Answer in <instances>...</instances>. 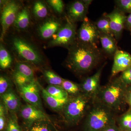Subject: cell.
Here are the masks:
<instances>
[{
    "label": "cell",
    "mask_w": 131,
    "mask_h": 131,
    "mask_svg": "<svg viewBox=\"0 0 131 131\" xmlns=\"http://www.w3.org/2000/svg\"><path fill=\"white\" fill-rule=\"evenodd\" d=\"M66 65L71 71L77 74L89 73L100 62L101 51L97 46L76 40L68 48Z\"/></svg>",
    "instance_id": "1"
},
{
    "label": "cell",
    "mask_w": 131,
    "mask_h": 131,
    "mask_svg": "<svg viewBox=\"0 0 131 131\" xmlns=\"http://www.w3.org/2000/svg\"><path fill=\"white\" fill-rule=\"evenodd\" d=\"M116 113L97 97L93 99L84 119L83 131H101L116 124Z\"/></svg>",
    "instance_id": "2"
},
{
    "label": "cell",
    "mask_w": 131,
    "mask_h": 131,
    "mask_svg": "<svg viewBox=\"0 0 131 131\" xmlns=\"http://www.w3.org/2000/svg\"><path fill=\"white\" fill-rule=\"evenodd\" d=\"M127 87L120 77L117 78L101 86L96 97L115 112L118 113L126 103L125 95Z\"/></svg>",
    "instance_id": "3"
},
{
    "label": "cell",
    "mask_w": 131,
    "mask_h": 131,
    "mask_svg": "<svg viewBox=\"0 0 131 131\" xmlns=\"http://www.w3.org/2000/svg\"><path fill=\"white\" fill-rule=\"evenodd\" d=\"M93 99L81 93L69 96L61 111L64 122L69 126L77 125L86 114Z\"/></svg>",
    "instance_id": "4"
},
{
    "label": "cell",
    "mask_w": 131,
    "mask_h": 131,
    "mask_svg": "<svg viewBox=\"0 0 131 131\" xmlns=\"http://www.w3.org/2000/svg\"><path fill=\"white\" fill-rule=\"evenodd\" d=\"M76 26L75 23L67 18V22L53 35L51 45L69 48L76 39Z\"/></svg>",
    "instance_id": "5"
},
{
    "label": "cell",
    "mask_w": 131,
    "mask_h": 131,
    "mask_svg": "<svg viewBox=\"0 0 131 131\" xmlns=\"http://www.w3.org/2000/svg\"><path fill=\"white\" fill-rule=\"evenodd\" d=\"M100 35L95 23H93L86 17L78 30V40L85 43L97 46L100 41Z\"/></svg>",
    "instance_id": "6"
},
{
    "label": "cell",
    "mask_w": 131,
    "mask_h": 131,
    "mask_svg": "<svg viewBox=\"0 0 131 131\" xmlns=\"http://www.w3.org/2000/svg\"><path fill=\"white\" fill-rule=\"evenodd\" d=\"M19 93L27 103L44 110L40 98L39 86L37 81L18 87Z\"/></svg>",
    "instance_id": "7"
},
{
    "label": "cell",
    "mask_w": 131,
    "mask_h": 131,
    "mask_svg": "<svg viewBox=\"0 0 131 131\" xmlns=\"http://www.w3.org/2000/svg\"><path fill=\"white\" fill-rule=\"evenodd\" d=\"M13 43L14 49L21 58L35 64L42 63V59L39 53L25 40L15 38L14 39Z\"/></svg>",
    "instance_id": "8"
},
{
    "label": "cell",
    "mask_w": 131,
    "mask_h": 131,
    "mask_svg": "<svg viewBox=\"0 0 131 131\" xmlns=\"http://www.w3.org/2000/svg\"><path fill=\"white\" fill-rule=\"evenodd\" d=\"M20 5L15 1H10L6 3L3 8L1 16L2 38L9 27L14 24L18 14Z\"/></svg>",
    "instance_id": "9"
},
{
    "label": "cell",
    "mask_w": 131,
    "mask_h": 131,
    "mask_svg": "<svg viewBox=\"0 0 131 131\" xmlns=\"http://www.w3.org/2000/svg\"><path fill=\"white\" fill-rule=\"evenodd\" d=\"M19 113L20 116L24 121V125L39 121H51L44 110L28 103L22 106Z\"/></svg>",
    "instance_id": "10"
},
{
    "label": "cell",
    "mask_w": 131,
    "mask_h": 131,
    "mask_svg": "<svg viewBox=\"0 0 131 131\" xmlns=\"http://www.w3.org/2000/svg\"><path fill=\"white\" fill-rule=\"evenodd\" d=\"M105 66L103 64L95 74L83 81L80 84L81 93L93 99L96 97L101 87L100 78Z\"/></svg>",
    "instance_id": "11"
},
{
    "label": "cell",
    "mask_w": 131,
    "mask_h": 131,
    "mask_svg": "<svg viewBox=\"0 0 131 131\" xmlns=\"http://www.w3.org/2000/svg\"><path fill=\"white\" fill-rule=\"evenodd\" d=\"M92 1L87 0L73 2L68 7V18L74 23L83 21L87 17L89 7Z\"/></svg>",
    "instance_id": "12"
},
{
    "label": "cell",
    "mask_w": 131,
    "mask_h": 131,
    "mask_svg": "<svg viewBox=\"0 0 131 131\" xmlns=\"http://www.w3.org/2000/svg\"><path fill=\"white\" fill-rule=\"evenodd\" d=\"M104 16L109 19L110 28L114 37L118 39L122 34L127 16L118 8L109 14H104Z\"/></svg>",
    "instance_id": "13"
},
{
    "label": "cell",
    "mask_w": 131,
    "mask_h": 131,
    "mask_svg": "<svg viewBox=\"0 0 131 131\" xmlns=\"http://www.w3.org/2000/svg\"><path fill=\"white\" fill-rule=\"evenodd\" d=\"M131 67V55L124 51L117 49L114 55L112 70V77L123 72Z\"/></svg>",
    "instance_id": "14"
},
{
    "label": "cell",
    "mask_w": 131,
    "mask_h": 131,
    "mask_svg": "<svg viewBox=\"0 0 131 131\" xmlns=\"http://www.w3.org/2000/svg\"><path fill=\"white\" fill-rule=\"evenodd\" d=\"M1 96L2 102L9 113L16 114L19 112L22 105L19 97L13 89Z\"/></svg>",
    "instance_id": "15"
},
{
    "label": "cell",
    "mask_w": 131,
    "mask_h": 131,
    "mask_svg": "<svg viewBox=\"0 0 131 131\" xmlns=\"http://www.w3.org/2000/svg\"><path fill=\"white\" fill-rule=\"evenodd\" d=\"M38 84L42 97L47 105L56 112H61L68 99L65 100L57 99L49 94L45 89L43 88L38 82Z\"/></svg>",
    "instance_id": "16"
},
{
    "label": "cell",
    "mask_w": 131,
    "mask_h": 131,
    "mask_svg": "<svg viewBox=\"0 0 131 131\" xmlns=\"http://www.w3.org/2000/svg\"><path fill=\"white\" fill-rule=\"evenodd\" d=\"M100 41L102 47L106 54L114 56L117 48V43L114 37L112 35L100 33Z\"/></svg>",
    "instance_id": "17"
},
{
    "label": "cell",
    "mask_w": 131,
    "mask_h": 131,
    "mask_svg": "<svg viewBox=\"0 0 131 131\" xmlns=\"http://www.w3.org/2000/svg\"><path fill=\"white\" fill-rule=\"evenodd\" d=\"M61 26L60 23L56 20H48L39 27V34L43 38H49L52 37L58 31L61 27Z\"/></svg>",
    "instance_id": "18"
},
{
    "label": "cell",
    "mask_w": 131,
    "mask_h": 131,
    "mask_svg": "<svg viewBox=\"0 0 131 131\" xmlns=\"http://www.w3.org/2000/svg\"><path fill=\"white\" fill-rule=\"evenodd\" d=\"M23 131H57L50 120L36 121L28 125H24Z\"/></svg>",
    "instance_id": "19"
},
{
    "label": "cell",
    "mask_w": 131,
    "mask_h": 131,
    "mask_svg": "<svg viewBox=\"0 0 131 131\" xmlns=\"http://www.w3.org/2000/svg\"><path fill=\"white\" fill-rule=\"evenodd\" d=\"M30 24V15L28 9L25 8L20 11L15 21V26L19 29H25Z\"/></svg>",
    "instance_id": "20"
},
{
    "label": "cell",
    "mask_w": 131,
    "mask_h": 131,
    "mask_svg": "<svg viewBox=\"0 0 131 131\" xmlns=\"http://www.w3.org/2000/svg\"><path fill=\"white\" fill-rule=\"evenodd\" d=\"M45 89L51 95L59 100H68L69 96L61 86L49 85Z\"/></svg>",
    "instance_id": "21"
},
{
    "label": "cell",
    "mask_w": 131,
    "mask_h": 131,
    "mask_svg": "<svg viewBox=\"0 0 131 131\" xmlns=\"http://www.w3.org/2000/svg\"><path fill=\"white\" fill-rule=\"evenodd\" d=\"M15 70L31 81H36L32 69L27 64L23 62L18 63L15 66Z\"/></svg>",
    "instance_id": "22"
},
{
    "label": "cell",
    "mask_w": 131,
    "mask_h": 131,
    "mask_svg": "<svg viewBox=\"0 0 131 131\" xmlns=\"http://www.w3.org/2000/svg\"><path fill=\"white\" fill-rule=\"evenodd\" d=\"M61 86L70 96H75L81 93L80 84H76L69 80L64 79Z\"/></svg>",
    "instance_id": "23"
},
{
    "label": "cell",
    "mask_w": 131,
    "mask_h": 131,
    "mask_svg": "<svg viewBox=\"0 0 131 131\" xmlns=\"http://www.w3.org/2000/svg\"><path fill=\"white\" fill-rule=\"evenodd\" d=\"M12 59L8 51L1 45L0 47V67L2 69H5L10 67Z\"/></svg>",
    "instance_id": "24"
},
{
    "label": "cell",
    "mask_w": 131,
    "mask_h": 131,
    "mask_svg": "<svg viewBox=\"0 0 131 131\" xmlns=\"http://www.w3.org/2000/svg\"><path fill=\"white\" fill-rule=\"evenodd\" d=\"M44 76L49 85L62 86L64 79L50 70H45L43 72Z\"/></svg>",
    "instance_id": "25"
},
{
    "label": "cell",
    "mask_w": 131,
    "mask_h": 131,
    "mask_svg": "<svg viewBox=\"0 0 131 131\" xmlns=\"http://www.w3.org/2000/svg\"><path fill=\"white\" fill-rule=\"evenodd\" d=\"M95 24L100 33L105 34L114 37L110 28L109 19L103 16V17L98 20Z\"/></svg>",
    "instance_id": "26"
},
{
    "label": "cell",
    "mask_w": 131,
    "mask_h": 131,
    "mask_svg": "<svg viewBox=\"0 0 131 131\" xmlns=\"http://www.w3.org/2000/svg\"><path fill=\"white\" fill-rule=\"evenodd\" d=\"M5 131H23L19 125L16 114L9 113Z\"/></svg>",
    "instance_id": "27"
},
{
    "label": "cell",
    "mask_w": 131,
    "mask_h": 131,
    "mask_svg": "<svg viewBox=\"0 0 131 131\" xmlns=\"http://www.w3.org/2000/svg\"><path fill=\"white\" fill-rule=\"evenodd\" d=\"M119 128L121 131L131 130V110L124 114L120 117L118 121Z\"/></svg>",
    "instance_id": "28"
},
{
    "label": "cell",
    "mask_w": 131,
    "mask_h": 131,
    "mask_svg": "<svg viewBox=\"0 0 131 131\" xmlns=\"http://www.w3.org/2000/svg\"><path fill=\"white\" fill-rule=\"evenodd\" d=\"M34 15L39 18H45L48 14V10L45 5L40 1L36 2L33 7Z\"/></svg>",
    "instance_id": "29"
},
{
    "label": "cell",
    "mask_w": 131,
    "mask_h": 131,
    "mask_svg": "<svg viewBox=\"0 0 131 131\" xmlns=\"http://www.w3.org/2000/svg\"><path fill=\"white\" fill-rule=\"evenodd\" d=\"M8 111L4 104L1 102L0 104V130L6 129L7 124Z\"/></svg>",
    "instance_id": "30"
},
{
    "label": "cell",
    "mask_w": 131,
    "mask_h": 131,
    "mask_svg": "<svg viewBox=\"0 0 131 131\" xmlns=\"http://www.w3.org/2000/svg\"><path fill=\"white\" fill-rule=\"evenodd\" d=\"M12 89V83L9 78L5 75H1L0 77L1 96Z\"/></svg>",
    "instance_id": "31"
},
{
    "label": "cell",
    "mask_w": 131,
    "mask_h": 131,
    "mask_svg": "<svg viewBox=\"0 0 131 131\" xmlns=\"http://www.w3.org/2000/svg\"><path fill=\"white\" fill-rule=\"evenodd\" d=\"M117 7L122 12L131 13V0H117L115 1Z\"/></svg>",
    "instance_id": "32"
},
{
    "label": "cell",
    "mask_w": 131,
    "mask_h": 131,
    "mask_svg": "<svg viewBox=\"0 0 131 131\" xmlns=\"http://www.w3.org/2000/svg\"><path fill=\"white\" fill-rule=\"evenodd\" d=\"M47 1L57 13L61 14L63 12L64 5L63 1L61 0H49Z\"/></svg>",
    "instance_id": "33"
},
{
    "label": "cell",
    "mask_w": 131,
    "mask_h": 131,
    "mask_svg": "<svg viewBox=\"0 0 131 131\" xmlns=\"http://www.w3.org/2000/svg\"><path fill=\"white\" fill-rule=\"evenodd\" d=\"M119 77L122 82L126 86L131 85V67L122 72Z\"/></svg>",
    "instance_id": "34"
},
{
    "label": "cell",
    "mask_w": 131,
    "mask_h": 131,
    "mask_svg": "<svg viewBox=\"0 0 131 131\" xmlns=\"http://www.w3.org/2000/svg\"><path fill=\"white\" fill-rule=\"evenodd\" d=\"M125 100L126 103L129 105L131 109V85L127 86V87Z\"/></svg>",
    "instance_id": "35"
},
{
    "label": "cell",
    "mask_w": 131,
    "mask_h": 131,
    "mask_svg": "<svg viewBox=\"0 0 131 131\" xmlns=\"http://www.w3.org/2000/svg\"><path fill=\"white\" fill-rule=\"evenodd\" d=\"M101 131H121L116 124L108 126Z\"/></svg>",
    "instance_id": "36"
},
{
    "label": "cell",
    "mask_w": 131,
    "mask_h": 131,
    "mask_svg": "<svg viewBox=\"0 0 131 131\" xmlns=\"http://www.w3.org/2000/svg\"><path fill=\"white\" fill-rule=\"evenodd\" d=\"M126 24V25L129 28H131V13L129 14L128 16H127Z\"/></svg>",
    "instance_id": "37"
},
{
    "label": "cell",
    "mask_w": 131,
    "mask_h": 131,
    "mask_svg": "<svg viewBox=\"0 0 131 131\" xmlns=\"http://www.w3.org/2000/svg\"></svg>",
    "instance_id": "38"
}]
</instances>
